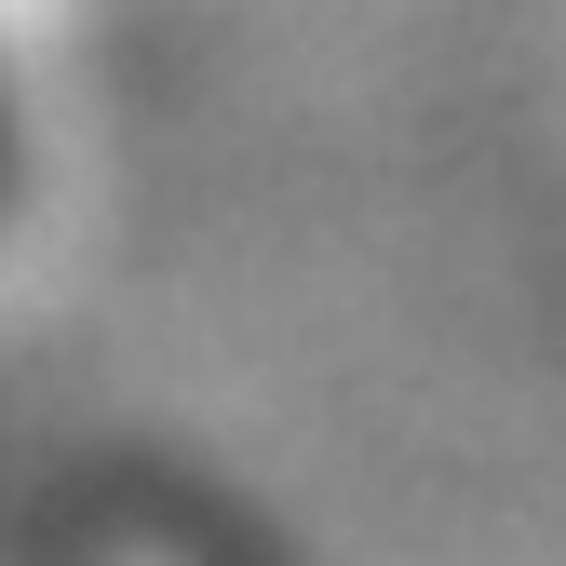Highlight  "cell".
I'll list each match as a JSON object with an SVG mask.
<instances>
[{
    "label": "cell",
    "mask_w": 566,
    "mask_h": 566,
    "mask_svg": "<svg viewBox=\"0 0 566 566\" xmlns=\"http://www.w3.org/2000/svg\"><path fill=\"white\" fill-rule=\"evenodd\" d=\"M28 122H41V95H28V41L0 28V230H14L28 189H41V135H28Z\"/></svg>",
    "instance_id": "6da1fadb"
}]
</instances>
